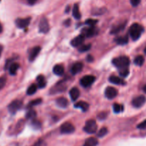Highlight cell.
I'll use <instances>...</instances> for the list:
<instances>
[{
  "label": "cell",
  "mask_w": 146,
  "mask_h": 146,
  "mask_svg": "<svg viewBox=\"0 0 146 146\" xmlns=\"http://www.w3.org/2000/svg\"><path fill=\"white\" fill-rule=\"evenodd\" d=\"M42 142L43 141L41 140H38V141H37L36 143H34L32 146H41V145H42Z\"/></svg>",
  "instance_id": "41"
},
{
  "label": "cell",
  "mask_w": 146,
  "mask_h": 146,
  "mask_svg": "<svg viewBox=\"0 0 146 146\" xmlns=\"http://www.w3.org/2000/svg\"><path fill=\"white\" fill-rule=\"evenodd\" d=\"M97 22H98V20L93 19H88L86 21V24L89 25L90 27H94V25L97 24Z\"/></svg>",
  "instance_id": "35"
},
{
  "label": "cell",
  "mask_w": 146,
  "mask_h": 146,
  "mask_svg": "<svg viewBox=\"0 0 146 146\" xmlns=\"http://www.w3.org/2000/svg\"><path fill=\"white\" fill-rule=\"evenodd\" d=\"M84 40H85V37L83 34H81V35L77 36L76 37L73 39L71 42V44L72 47H78L84 43Z\"/></svg>",
  "instance_id": "12"
},
{
  "label": "cell",
  "mask_w": 146,
  "mask_h": 146,
  "mask_svg": "<svg viewBox=\"0 0 146 146\" xmlns=\"http://www.w3.org/2000/svg\"><path fill=\"white\" fill-rule=\"evenodd\" d=\"M119 74H120V75L122 76V77H127V76L129 74V70H128V67L120 69Z\"/></svg>",
  "instance_id": "33"
},
{
  "label": "cell",
  "mask_w": 146,
  "mask_h": 146,
  "mask_svg": "<svg viewBox=\"0 0 146 146\" xmlns=\"http://www.w3.org/2000/svg\"><path fill=\"white\" fill-rule=\"evenodd\" d=\"M137 127H138V129H145L146 128V120H144V121H143L142 123H141L140 124L138 125V126H137Z\"/></svg>",
  "instance_id": "38"
},
{
  "label": "cell",
  "mask_w": 146,
  "mask_h": 146,
  "mask_svg": "<svg viewBox=\"0 0 146 146\" xmlns=\"http://www.w3.org/2000/svg\"><path fill=\"white\" fill-rule=\"evenodd\" d=\"M107 117V113H101L98 115L99 120H105Z\"/></svg>",
  "instance_id": "39"
},
{
  "label": "cell",
  "mask_w": 146,
  "mask_h": 146,
  "mask_svg": "<svg viewBox=\"0 0 146 146\" xmlns=\"http://www.w3.org/2000/svg\"><path fill=\"white\" fill-rule=\"evenodd\" d=\"M98 129V126L96 125V122L94 120H88L86 123L85 126L84 127V130L88 134H94L96 132Z\"/></svg>",
  "instance_id": "3"
},
{
  "label": "cell",
  "mask_w": 146,
  "mask_h": 146,
  "mask_svg": "<svg viewBox=\"0 0 146 146\" xmlns=\"http://www.w3.org/2000/svg\"><path fill=\"white\" fill-rule=\"evenodd\" d=\"M145 62V58L142 55H138L134 59V63L138 66H142L144 64Z\"/></svg>",
  "instance_id": "27"
},
{
  "label": "cell",
  "mask_w": 146,
  "mask_h": 146,
  "mask_svg": "<svg viewBox=\"0 0 146 146\" xmlns=\"http://www.w3.org/2000/svg\"><path fill=\"white\" fill-rule=\"evenodd\" d=\"M28 1V3L29 4H31V5H32V4H34L37 1V0H27Z\"/></svg>",
  "instance_id": "42"
},
{
  "label": "cell",
  "mask_w": 146,
  "mask_h": 146,
  "mask_svg": "<svg viewBox=\"0 0 146 146\" xmlns=\"http://www.w3.org/2000/svg\"><path fill=\"white\" fill-rule=\"evenodd\" d=\"M2 49H3L2 46H1V45H0V57H1V52H2Z\"/></svg>",
  "instance_id": "45"
},
{
  "label": "cell",
  "mask_w": 146,
  "mask_h": 146,
  "mask_svg": "<svg viewBox=\"0 0 146 146\" xmlns=\"http://www.w3.org/2000/svg\"><path fill=\"white\" fill-rule=\"evenodd\" d=\"M31 21V17H27V18H19L16 20V25L20 29H24L28 27L29 24Z\"/></svg>",
  "instance_id": "9"
},
{
  "label": "cell",
  "mask_w": 146,
  "mask_h": 146,
  "mask_svg": "<svg viewBox=\"0 0 146 146\" xmlns=\"http://www.w3.org/2000/svg\"><path fill=\"white\" fill-rule=\"evenodd\" d=\"M91 47V44H83V45H81V47L78 48V51L81 52H84L88 51L90 50V48Z\"/></svg>",
  "instance_id": "32"
},
{
  "label": "cell",
  "mask_w": 146,
  "mask_h": 146,
  "mask_svg": "<svg viewBox=\"0 0 146 146\" xmlns=\"http://www.w3.org/2000/svg\"><path fill=\"white\" fill-rule=\"evenodd\" d=\"M38 28H39L40 32L44 33V34H46V33H47L49 31V24H48V20H47L46 17H42L41 19L39 24H38Z\"/></svg>",
  "instance_id": "6"
},
{
  "label": "cell",
  "mask_w": 146,
  "mask_h": 146,
  "mask_svg": "<svg viewBox=\"0 0 146 146\" xmlns=\"http://www.w3.org/2000/svg\"><path fill=\"white\" fill-rule=\"evenodd\" d=\"M41 51V47L36 46V47H34V48H32L30 51L29 54V60L30 62H32L36 58V57L38 56V53Z\"/></svg>",
  "instance_id": "13"
},
{
  "label": "cell",
  "mask_w": 146,
  "mask_h": 146,
  "mask_svg": "<svg viewBox=\"0 0 146 146\" xmlns=\"http://www.w3.org/2000/svg\"><path fill=\"white\" fill-rule=\"evenodd\" d=\"M109 82L115 84H118V85H124L125 84V82L123 79L120 78L119 77H117L115 75H111L109 77Z\"/></svg>",
  "instance_id": "15"
},
{
  "label": "cell",
  "mask_w": 146,
  "mask_h": 146,
  "mask_svg": "<svg viewBox=\"0 0 146 146\" xmlns=\"http://www.w3.org/2000/svg\"><path fill=\"white\" fill-rule=\"evenodd\" d=\"M19 68V64L17 62H14L9 66V74L11 75H14L17 73V70Z\"/></svg>",
  "instance_id": "23"
},
{
  "label": "cell",
  "mask_w": 146,
  "mask_h": 146,
  "mask_svg": "<svg viewBox=\"0 0 146 146\" xmlns=\"http://www.w3.org/2000/svg\"><path fill=\"white\" fill-rule=\"evenodd\" d=\"M22 102L21 100H14L13 102H11L8 106V110L9 111L10 113L11 114H15L18 110H19L22 107Z\"/></svg>",
  "instance_id": "4"
},
{
  "label": "cell",
  "mask_w": 146,
  "mask_h": 146,
  "mask_svg": "<svg viewBox=\"0 0 146 146\" xmlns=\"http://www.w3.org/2000/svg\"><path fill=\"white\" fill-rule=\"evenodd\" d=\"M56 102L57 105L61 108H66L68 105V100L64 97H60L57 98Z\"/></svg>",
  "instance_id": "17"
},
{
  "label": "cell",
  "mask_w": 146,
  "mask_h": 146,
  "mask_svg": "<svg viewBox=\"0 0 146 146\" xmlns=\"http://www.w3.org/2000/svg\"><path fill=\"white\" fill-rule=\"evenodd\" d=\"M144 52H145V54H146V47H145V50H144Z\"/></svg>",
  "instance_id": "47"
},
{
  "label": "cell",
  "mask_w": 146,
  "mask_h": 146,
  "mask_svg": "<svg viewBox=\"0 0 146 146\" xmlns=\"http://www.w3.org/2000/svg\"><path fill=\"white\" fill-rule=\"evenodd\" d=\"M115 42L120 45H125L128 42V36H121V37H117L115 39Z\"/></svg>",
  "instance_id": "24"
},
{
  "label": "cell",
  "mask_w": 146,
  "mask_h": 146,
  "mask_svg": "<svg viewBox=\"0 0 146 146\" xmlns=\"http://www.w3.org/2000/svg\"><path fill=\"white\" fill-rule=\"evenodd\" d=\"M7 83V78L5 77H0V90L4 88Z\"/></svg>",
  "instance_id": "36"
},
{
  "label": "cell",
  "mask_w": 146,
  "mask_h": 146,
  "mask_svg": "<svg viewBox=\"0 0 146 146\" xmlns=\"http://www.w3.org/2000/svg\"><path fill=\"white\" fill-rule=\"evenodd\" d=\"M60 131L63 134H70L75 131V127L71 123H65L60 127Z\"/></svg>",
  "instance_id": "7"
},
{
  "label": "cell",
  "mask_w": 146,
  "mask_h": 146,
  "mask_svg": "<svg viewBox=\"0 0 146 146\" xmlns=\"http://www.w3.org/2000/svg\"><path fill=\"white\" fill-rule=\"evenodd\" d=\"M41 102H42V100H41V98H38V99H36V100H32V101L30 102V103L29 104V105H28L29 108H31V107H34V106L38 105V104H41Z\"/></svg>",
  "instance_id": "30"
},
{
  "label": "cell",
  "mask_w": 146,
  "mask_h": 146,
  "mask_svg": "<svg viewBox=\"0 0 146 146\" xmlns=\"http://www.w3.org/2000/svg\"><path fill=\"white\" fill-rule=\"evenodd\" d=\"M96 77L93 75H86L80 80V83L84 87H90L95 82Z\"/></svg>",
  "instance_id": "5"
},
{
  "label": "cell",
  "mask_w": 146,
  "mask_h": 146,
  "mask_svg": "<svg viewBox=\"0 0 146 146\" xmlns=\"http://www.w3.org/2000/svg\"><path fill=\"white\" fill-rule=\"evenodd\" d=\"M36 81L37 83H38V87L39 88H44V87H46V82L45 77H44V75L42 74H40L38 77H36Z\"/></svg>",
  "instance_id": "21"
},
{
  "label": "cell",
  "mask_w": 146,
  "mask_h": 146,
  "mask_svg": "<svg viewBox=\"0 0 146 146\" xmlns=\"http://www.w3.org/2000/svg\"><path fill=\"white\" fill-rule=\"evenodd\" d=\"M70 97L73 101H76L80 96V91L77 87H73L69 92Z\"/></svg>",
  "instance_id": "18"
},
{
  "label": "cell",
  "mask_w": 146,
  "mask_h": 146,
  "mask_svg": "<svg viewBox=\"0 0 146 146\" xmlns=\"http://www.w3.org/2000/svg\"><path fill=\"white\" fill-rule=\"evenodd\" d=\"M113 64L120 70L122 68L128 67L130 64V59L126 56H121V57L114 58L112 61Z\"/></svg>",
  "instance_id": "2"
},
{
  "label": "cell",
  "mask_w": 146,
  "mask_h": 146,
  "mask_svg": "<svg viewBox=\"0 0 146 146\" xmlns=\"http://www.w3.org/2000/svg\"><path fill=\"white\" fill-rule=\"evenodd\" d=\"M143 91L146 93V84L145 86H144V87H143Z\"/></svg>",
  "instance_id": "46"
},
{
  "label": "cell",
  "mask_w": 146,
  "mask_h": 146,
  "mask_svg": "<svg viewBox=\"0 0 146 146\" xmlns=\"http://www.w3.org/2000/svg\"><path fill=\"white\" fill-rule=\"evenodd\" d=\"M73 16L76 19H79L81 17V13H80L79 11V7H78V5L77 4H76L74 6V8H73Z\"/></svg>",
  "instance_id": "25"
},
{
  "label": "cell",
  "mask_w": 146,
  "mask_h": 146,
  "mask_svg": "<svg viewBox=\"0 0 146 146\" xmlns=\"http://www.w3.org/2000/svg\"><path fill=\"white\" fill-rule=\"evenodd\" d=\"M37 87H38V86L36 84H31L28 87V89H27V94H29V95H32V94H34L36 92Z\"/></svg>",
  "instance_id": "26"
},
{
  "label": "cell",
  "mask_w": 146,
  "mask_h": 146,
  "mask_svg": "<svg viewBox=\"0 0 146 146\" xmlns=\"http://www.w3.org/2000/svg\"><path fill=\"white\" fill-rule=\"evenodd\" d=\"M66 89V86L65 85V84L61 82L56 84V85L53 87V89L51 90V93H58V92H61L65 91Z\"/></svg>",
  "instance_id": "16"
},
{
  "label": "cell",
  "mask_w": 146,
  "mask_h": 146,
  "mask_svg": "<svg viewBox=\"0 0 146 146\" xmlns=\"http://www.w3.org/2000/svg\"><path fill=\"white\" fill-rule=\"evenodd\" d=\"M144 31V29L143 26L138 23H134L131 26L129 29V34L133 40L135 41L138 40L141 37L143 31Z\"/></svg>",
  "instance_id": "1"
},
{
  "label": "cell",
  "mask_w": 146,
  "mask_h": 146,
  "mask_svg": "<svg viewBox=\"0 0 146 146\" xmlns=\"http://www.w3.org/2000/svg\"><path fill=\"white\" fill-rule=\"evenodd\" d=\"M113 109L115 113H121L123 111V106L118 103H115L113 105Z\"/></svg>",
  "instance_id": "28"
},
{
  "label": "cell",
  "mask_w": 146,
  "mask_h": 146,
  "mask_svg": "<svg viewBox=\"0 0 146 146\" xmlns=\"http://www.w3.org/2000/svg\"><path fill=\"white\" fill-rule=\"evenodd\" d=\"M74 107H75L76 108L81 109L83 111H87V110H88V108H89V104L87 103L86 102L79 101L74 104Z\"/></svg>",
  "instance_id": "19"
},
{
  "label": "cell",
  "mask_w": 146,
  "mask_h": 146,
  "mask_svg": "<svg viewBox=\"0 0 146 146\" xmlns=\"http://www.w3.org/2000/svg\"><path fill=\"white\" fill-rule=\"evenodd\" d=\"M130 1H131L132 6H133V7H137V6L141 3V0H130Z\"/></svg>",
  "instance_id": "40"
},
{
  "label": "cell",
  "mask_w": 146,
  "mask_h": 146,
  "mask_svg": "<svg viewBox=\"0 0 146 146\" xmlns=\"http://www.w3.org/2000/svg\"><path fill=\"white\" fill-rule=\"evenodd\" d=\"M124 27H125V24H120L118 27H114L112 31H111V34H117V33L120 32V31L123 29Z\"/></svg>",
  "instance_id": "31"
},
{
  "label": "cell",
  "mask_w": 146,
  "mask_h": 146,
  "mask_svg": "<svg viewBox=\"0 0 146 146\" xmlns=\"http://www.w3.org/2000/svg\"><path fill=\"white\" fill-rule=\"evenodd\" d=\"M98 141L96 137H91L86 140L84 146H96L98 145Z\"/></svg>",
  "instance_id": "22"
},
{
  "label": "cell",
  "mask_w": 146,
  "mask_h": 146,
  "mask_svg": "<svg viewBox=\"0 0 146 146\" xmlns=\"http://www.w3.org/2000/svg\"><path fill=\"white\" fill-rule=\"evenodd\" d=\"M36 116V113L34 110H29L26 114L27 119H29V120H34Z\"/></svg>",
  "instance_id": "29"
},
{
  "label": "cell",
  "mask_w": 146,
  "mask_h": 146,
  "mask_svg": "<svg viewBox=\"0 0 146 146\" xmlns=\"http://www.w3.org/2000/svg\"><path fill=\"white\" fill-rule=\"evenodd\" d=\"M53 72L55 74L58 76H61L64 73V67L61 64H56L53 68Z\"/></svg>",
  "instance_id": "20"
},
{
  "label": "cell",
  "mask_w": 146,
  "mask_h": 146,
  "mask_svg": "<svg viewBox=\"0 0 146 146\" xmlns=\"http://www.w3.org/2000/svg\"><path fill=\"white\" fill-rule=\"evenodd\" d=\"M105 95L108 99L112 100L118 95V90L113 87H108L105 90Z\"/></svg>",
  "instance_id": "11"
},
{
  "label": "cell",
  "mask_w": 146,
  "mask_h": 146,
  "mask_svg": "<svg viewBox=\"0 0 146 146\" xmlns=\"http://www.w3.org/2000/svg\"><path fill=\"white\" fill-rule=\"evenodd\" d=\"M98 32V29L95 27H90L88 28H85L82 30L83 35L85 37H91L96 35Z\"/></svg>",
  "instance_id": "8"
},
{
  "label": "cell",
  "mask_w": 146,
  "mask_h": 146,
  "mask_svg": "<svg viewBox=\"0 0 146 146\" xmlns=\"http://www.w3.org/2000/svg\"><path fill=\"white\" fill-rule=\"evenodd\" d=\"M107 133H108V129H107L106 127H102V128L98 131L97 135H98V137H104Z\"/></svg>",
  "instance_id": "34"
},
{
  "label": "cell",
  "mask_w": 146,
  "mask_h": 146,
  "mask_svg": "<svg viewBox=\"0 0 146 146\" xmlns=\"http://www.w3.org/2000/svg\"><path fill=\"white\" fill-rule=\"evenodd\" d=\"M87 60H88V62H93L94 59H93L92 56H91V55H88V58H87Z\"/></svg>",
  "instance_id": "43"
},
{
  "label": "cell",
  "mask_w": 146,
  "mask_h": 146,
  "mask_svg": "<svg viewBox=\"0 0 146 146\" xmlns=\"http://www.w3.org/2000/svg\"><path fill=\"white\" fill-rule=\"evenodd\" d=\"M83 68H84V64L82 62H76L75 64H74V65L72 66L71 72L73 74H76L79 73L83 70Z\"/></svg>",
  "instance_id": "14"
},
{
  "label": "cell",
  "mask_w": 146,
  "mask_h": 146,
  "mask_svg": "<svg viewBox=\"0 0 146 146\" xmlns=\"http://www.w3.org/2000/svg\"><path fill=\"white\" fill-rule=\"evenodd\" d=\"M3 31V27H2V25H1V24L0 23V33L2 32Z\"/></svg>",
  "instance_id": "44"
},
{
  "label": "cell",
  "mask_w": 146,
  "mask_h": 146,
  "mask_svg": "<svg viewBox=\"0 0 146 146\" xmlns=\"http://www.w3.org/2000/svg\"><path fill=\"white\" fill-rule=\"evenodd\" d=\"M31 125H32L33 127L35 129H38L41 127V123L39 121H38V120H34L32 123H31Z\"/></svg>",
  "instance_id": "37"
},
{
  "label": "cell",
  "mask_w": 146,
  "mask_h": 146,
  "mask_svg": "<svg viewBox=\"0 0 146 146\" xmlns=\"http://www.w3.org/2000/svg\"><path fill=\"white\" fill-rule=\"evenodd\" d=\"M146 97L143 95H140L135 97L132 101V104L136 108L141 107L145 103Z\"/></svg>",
  "instance_id": "10"
}]
</instances>
